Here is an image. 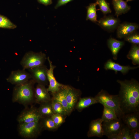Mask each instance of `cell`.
<instances>
[{"label":"cell","instance_id":"obj_11","mask_svg":"<svg viewBox=\"0 0 139 139\" xmlns=\"http://www.w3.org/2000/svg\"><path fill=\"white\" fill-rule=\"evenodd\" d=\"M81 91L68 85L66 99L71 113L75 108V106L82 94Z\"/></svg>","mask_w":139,"mask_h":139},{"label":"cell","instance_id":"obj_2","mask_svg":"<svg viewBox=\"0 0 139 139\" xmlns=\"http://www.w3.org/2000/svg\"><path fill=\"white\" fill-rule=\"evenodd\" d=\"M34 81L31 79L23 84L15 85L13 91L12 101L25 107L35 102L34 95Z\"/></svg>","mask_w":139,"mask_h":139},{"label":"cell","instance_id":"obj_25","mask_svg":"<svg viewBox=\"0 0 139 139\" xmlns=\"http://www.w3.org/2000/svg\"><path fill=\"white\" fill-rule=\"evenodd\" d=\"M97 5V4L95 2L90 4L86 7L87 10L86 20H89L94 23H97L98 22L96 8Z\"/></svg>","mask_w":139,"mask_h":139},{"label":"cell","instance_id":"obj_12","mask_svg":"<svg viewBox=\"0 0 139 139\" xmlns=\"http://www.w3.org/2000/svg\"><path fill=\"white\" fill-rule=\"evenodd\" d=\"M120 21L117 18L112 16H105L97 22L102 28L108 31H111L117 28Z\"/></svg>","mask_w":139,"mask_h":139},{"label":"cell","instance_id":"obj_27","mask_svg":"<svg viewBox=\"0 0 139 139\" xmlns=\"http://www.w3.org/2000/svg\"><path fill=\"white\" fill-rule=\"evenodd\" d=\"M51 102L54 114H58L66 116H68L63 107L57 101L51 98Z\"/></svg>","mask_w":139,"mask_h":139},{"label":"cell","instance_id":"obj_9","mask_svg":"<svg viewBox=\"0 0 139 139\" xmlns=\"http://www.w3.org/2000/svg\"><path fill=\"white\" fill-rule=\"evenodd\" d=\"M31 79L30 73L23 69L11 71L6 80L7 82L15 85L24 83Z\"/></svg>","mask_w":139,"mask_h":139},{"label":"cell","instance_id":"obj_23","mask_svg":"<svg viewBox=\"0 0 139 139\" xmlns=\"http://www.w3.org/2000/svg\"><path fill=\"white\" fill-rule=\"evenodd\" d=\"M138 45L133 44L127 55V58L131 59L134 65L139 64V47Z\"/></svg>","mask_w":139,"mask_h":139},{"label":"cell","instance_id":"obj_4","mask_svg":"<svg viewBox=\"0 0 139 139\" xmlns=\"http://www.w3.org/2000/svg\"><path fill=\"white\" fill-rule=\"evenodd\" d=\"M46 59V54L42 52L29 51L24 55L20 64L23 69L25 70L44 65Z\"/></svg>","mask_w":139,"mask_h":139},{"label":"cell","instance_id":"obj_10","mask_svg":"<svg viewBox=\"0 0 139 139\" xmlns=\"http://www.w3.org/2000/svg\"><path fill=\"white\" fill-rule=\"evenodd\" d=\"M47 59L49 66V68L48 69L47 72V77L49 83L47 89L48 91L50 92L51 94L58 91L64 84L59 83L56 80L54 73V70L56 67V66L53 64L49 57H48Z\"/></svg>","mask_w":139,"mask_h":139},{"label":"cell","instance_id":"obj_18","mask_svg":"<svg viewBox=\"0 0 139 139\" xmlns=\"http://www.w3.org/2000/svg\"><path fill=\"white\" fill-rule=\"evenodd\" d=\"M137 67H131L129 66H123L113 62L111 59L108 60L105 64L104 68L106 70H111L115 72H120L123 74H125L130 70L137 68Z\"/></svg>","mask_w":139,"mask_h":139},{"label":"cell","instance_id":"obj_32","mask_svg":"<svg viewBox=\"0 0 139 139\" xmlns=\"http://www.w3.org/2000/svg\"><path fill=\"white\" fill-rule=\"evenodd\" d=\"M125 41L133 44L138 45L139 44V34L136 31L124 38Z\"/></svg>","mask_w":139,"mask_h":139},{"label":"cell","instance_id":"obj_14","mask_svg":"<svg viewBox=\"0 0 139 139\" xmlns=\"http://www.w3.org/2000/svg\"><path fill=\"white\" fill-rule=\"evenodd\" d=\"M68 85H63L57 92L51 94L52 98L60 103L64 108L68 116L71 113L67 102L66 95Z\"/></svg>","mask_w":139,"mask_h":139},{"label":"cell","instance_id":"obj_24","mask_svg":"<svg viewBox=\"0 0 139 139\" xmlns=\"http://www.w3.org/2000/svg\"><path fill=\"white\" fill-rule=\"evenodd\" d=\"M103 109L101 119L103 122L109 121L118 118L115 112L111 108L105 106Z\"/></svg>","mask_w":139,"mask_h":139},{"label":"cell","instance_id":"obj_17","mask_svg":"<svg viewBox=\"0 0 139 139\" xmlns=\"http://www.w3.org/2000/svg\"><path fill=\"white\" fill-rule=\"evenodd\" d=\"M121 120L131 129H139V111L125 114Z\"/></svg>","mask_w":139,"mask_h":139},{"label":"cell","instance_id":"obj_5","mask_svg":"<svg viewBox=\"0 0 139 139\" xmlns=\"http://www.w3.org/2000/svg\"><path fill=\"white\" fill-rule=\"evenodd\" d=\"M18 128L19 134L25 139L37 138L40 135L42 129L40 121L20 123Z\"/></svg>","mask_w":139,"mask_h":139},{"label":"cell","instance_id":"obj_16","mask_svg":"<svg viewBox=\"0 0 139 139\" xmlns=\"http://www.w3.org/2000/svg\"><path fill=\"white\" fill-rule=\"evenodd\" d=\"M102 122L101 118H98L91 121L87 133V135L88 137H101L103 136Z\"/></svg>","mask_w":139,"mask_h":139},{"label":"cell","instance_id":"obj_13","mask_svg":"<svg viewBox=\"0 0 139 139\" xmlns=\"http://www.w3.org/2000/svg\"><path fill=\"white\" fill-rule=\"evenodd\" d=\"M138 28V25L134 23L124 22L120 24L117 28V37L124 38L136 32Z\"/></svg>","mask_w":139,"mask_h":139},{"label":"cell","instance_id":"obj_29","mask_svg":"<svg viewBox=\"0 0 139 139\" xmlns=\"http://www.w3.org/2000/svg\"><path fill=\"white\" fill-rule=\"evenodd\" d=\"M118 135L119 139H132L131 129L124 124Z\"/></svg>","mask_w":139,"mask_h":139},{"label":"cell","instance_id":"obj_28","mask_svg":"<svg viewBox=\"0 0 139 139\" xmlns=\"http://www.w3.org/2000/svg\"><path fill=\"white\" fill-rule=\"evenodd\" d=\"M16 27V26L7 18L0 14V28L13 29Z\"/></svg>","mask_w":139,"mask_h":139},{"label":"cell","instance_id":"obj_30","mask_svg":"<svg viewBox=\"0 0 139 139\" xmlns=\"http://www.w3.org/2000/svg\"><path fill=\"white\" fill-rule=\"evenodd\" d=\"M96 2L99 6V10L104 14H106L111 12L109 4L105 0H96Z\"/></svg>","mask_w":139,"mask_h":139},{"label":"cell","instance_id":"obj_1","mask_svg":"<svg viewBox=\"0 0 139 139\" xmlns=\"http://www.w3.org/2000/svg\"><path fill=\"white\" fill-rule=\"evenodd\" d=\"M117 82L120 85L118 94L120 107L124 114L139 111V83L136 80Z\"/></svg>","mask_w":139,"mask_h":139},{"label":"cell","instance_id":"obj_19","mask_svg":"<svg viewBox=\"0 0 139 139\" xmlns=\"http://www.w3.org/2000/svg\"><path fill=\"white\" fill-rule=\"evenodd\" d=\"M112 3L115 15L117 17L127 13L131 9V7L128 5L127 2L123 0H112Z\"/></svg>","mask_w":139,"mask_h":139},{"label":"cell","instance_id":"obj_26","mask_svg":"<svg viewBox=\"0 0 139 139\" xmlns=\"http://www.w3.org/2000/svg\"><path fill=\"white\" fill-rule=\"evenodd\" d=\"M40 122L43 128L49 131H53L56 129L57 127L51 117L42 118Z\"/></svg>","mask_w":139,"mask_h":139},{"label":"cell","instance_id":"obj_31","mask_svg":"<svg viewBox=\"0 0 139 139\" xmlns=\"http://www.w3.org/2000/svg\"><path fill=\"white\" fill-rule=\"evenodd\" d=\"M51 117L56 126L58 128L65 122L66 116L58 114H54Z\"/></svg>","mask_w":139,"mask_h":139},{"label":"cell","instance_id":"obj_33","mask_svg":"<svg viewBox=\"0 0 139 139\" xmlns=\"http://www.w3.org/2000/svg\"><path fill=\"white\" fill-rule=\"evenodd\" d=\"M131 134L132 139H139V129H131Z\"/></svg>","mask_w":139,"mask_h":139},{"label":"cell","instance_id":"obj_34","mask_svg":"<svg viewBox=\"0 0 139 139\" xmlns=\"http://www.w3.org/2000/svg\"><path fill=\"white\" fill-rule=\"evenodd\" d=\"M73 0H58L55 6V8L57 9L58 7L64 5Z\"/></svg>","mask_w":139,"mask_h":139},{"label":"cell","instance_id":"obj_8","mask_svg":"<svg viewBox=\"0 0 139 139\" xmlns=\"http://www.w3.org/2000/svg\"><path fill=\"white\" fill-rule=\"evenodd\" d=\"M102 124L103 135L107 137L118 134L124 125L122 120L119 118L103 122Z\"/></svg>","mask_w":139,"mask_h":139},{"label":"cell","instance_id":"obj_20","mask_svg":"<svg viewBox=\"0 0 139 139\" xmlns=\"http://www.w3.org/2000/svg\"><path fill=\"white\" fill-rule=\"evenodd\" d=\"M99 103L98 100L94 97H92L80 98L75 106V108L79 112L84 109L93 105Z\"/></svg>","mask_w":139,"mask_h":139},{"label":"cell","instance_id":"obj_35","mask_svg":"<svg viewBox=\"0 0 139 139\" xmlns=\"http://www.w3.org/2000/svg\"><path fill=\"white\" fill-rule=\"evenodd\" d=\"M39 2L45 5H48L52 3V0H38Z\"/></svg>","mask_w":139,"mask_h":139},{"label":"cell","instance_id":"obj_21","mask_svg":"<svg viewBox=\"0 0 139 139\" xmlns=\"http://www.w3.org/2000/svg\"><path fill=\"white\" fill-rule=\"evenodd\" d=\"M107 44L112 53L114 59L115 60L117 59L118 52L124 45V42L111 38L108 40Z\"/></svg>","mask_w":139,"mask_h":139},{"label":"cell","instance_id":"obj_36","mask_svg":"<svg viewBox=\"0 0 139 139\" xmlns=\"http://www.w3.org/2000/svg\"><path fill=\"white\" fill-rule=\"evenodd\" d=\"M126 0V1L127 2H128V1H131L133 0Z\"/></svg>","mask_w":139,"mask_h":139},{"label":"cell","instance_id":"obj_15","mask_svg":"<svg viewBox=\"0 0 139 139\" xmlns=\"http://www.w3.org/2000/svg\"><path fill=\"white\" fill-rule=\"evenodd\" d=\"M34 95L35 102L39 104L51 101V98L45 86L37 84L35 88Z\"/></svg>","mask_w":139,"mask_h":139},{"label":"cell","instance_id":"obj_6","mask_svg":"<svg viewBox=\"0 0 139 139\" xmlns=\"http://www.w3.org/2000/svg\"><path fill=\"white\" fill-rule=\"evenodd\" d=\"M48 69L44 65L28 69L30 72L31 79L36 83L45 86L48 83L47 77Z\"/></svg>","mask_w":139,"mask_h":139},{"label":"cell","instance_id":"obj_3","mask_svg":"<svg viewBox=\"0 0 139 139\" xmlns=\"http://www.w3.org/2000/svg\"><path fill=\"white\" fill-rule=\"evenodd\" d=\"M94 97L99 103L114 110L118 118L121 119L125 114L120 107L118 95H111L106 91L102 90Z\"/></svg>","mask_w":139,"mask_h":139},{"label":"cell","instance_id":"obj_22","mask_svg":"<svg viewBox=\"0 0 139 139\" xmlns=\"http://www.w3.org/2000/svg\"><path fill=\"white\" fill-rule=\"evenodd\" d=\"M38 109L42 118L51 117L54 114L51 101L40 104Z\"/></svg>","mask_w":139,"mask_h":139},{"label":"cell","instance_id":"obj_7","mask_svg":"<svg viewBox=\"0 0 139 139\" xmlns=\"http://www.w3.org/2000/svg\"><path fill=\"white\" fill-rule=\"evenodd\" d=\"M42 117L38 108L33 106L25 108L18 116L17 120L19 123L40 121Z\"/></svg>","mask_w":139,"mask_h":139}]
</instances>
